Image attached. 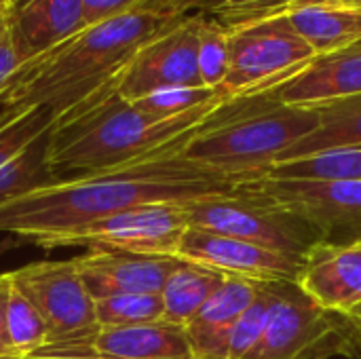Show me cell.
I'll return each instance as SVG.
<instances>
[{"label": "cell", "instance_id": "cell-14", "mask_svg": "<svg viewBox=\"0 0 361 359\" xmlns=\"http://www.w3.org/2000/svg\"><path fill=\"white\" fill-rule=\"evenodd\" d=\"M180 262L176 256H146L102 248L72 258L93 300L118 294H161Z\"/></svg>", "mask_w": 361, "mask_h": 359}, {"label": "cell", "instance_id": "cell-25", "mask_svg": "<svg viewBox=\"0 0 361 359\" xmlns=\"http://www.w3.org/2000/svg\"><path fill=\"white\" fill-rule=\"evenodd\" d=\"M47 341H49V330L42 315L15 286H11L8 305H6L8 353L13 358L25 359L38 353L42 347H47Z\"/></svg>", "mask_w": 361, "mask_h": 359}, {"label": "cell", "instance_id": "cell-6", "mask_svg": "<svg viewBox=\"0 0 361 359\" xmlns=\"http://www.w3.org/2000/svg\"><path fill=\"white\" fill-rule=\"evenodd\" d=\"M13 286L42 315L49 341L40 351H59L87 343L99 330L95 300L72 260H42L11 271Z\"/></svg>", "mask_w": 361, "mask_h": 359}, {"label": "cell", "instance_id": "cell-1", "mask_svg": "<svg viewBox=\"0 0 361 359\" xmlns=\"http://www.w3.org/2000/svg\"><path fill=\"white\" fill-rule=\"evenodd\" d=\"M192 131L137 161L57 180L0 201V233L17 237L19 243H32L142 205H186L231 195L241 182L184 157L182 150Z\"/></svg>", "mask_w": 361, "mask_h": 359}, {"label": "cell", "instance_id": "cell-5", "mask_svg": "<svg viewBox=\"0 0 361 359\" xmlns=\"http://www.w3.org/2000/svg\"><path fill=\"white\" fill-rule=\"evenodd\" d=\"M182 207L188 226L250 241L294 258H305L324 241L313 224L269 201L247 182L237 184L231 195L192 201Z\"/></svg>", "mask_w": 361, "mask_h": 359}, {"label": "cell", "instance_id": "cell-33", "mask_svg": "<svg viewBox=\"0 0 361 359\" xmlns=\"http://www.w3.org/2000/svg\"><path fill=\"white\" fill-rule=\"evenodd\" d=\"M19 59L15 55V49L6 36V32L0 36V91L4 89V85L11 80V76L19 70Z\"/></svg>", "mask_w": 361, "mask_h": 359}, {"label": "cell", "instance_id": "cell-4", "mask_svg": "<svg viewBox=\"0 0 361 359\" xmlns=\"http://www.w3.org/2000/svg\"><path fill=\"white\" fill-rule=\"evenodd\" d=\"M317 123L311 106H288L250 91L216 106L192 131L182 152L235 182L256 180Z\"/></svg>", "mask_w": 361, "mask_h": 359}, {"label": "cell", "instance_id": "cell-13", "mask_svg": "<svg viewBox=\"0 0 361 359\" xmlns=\"http://www.w3.org/2000/svg\"><path fill=\"white\" fill-rule=\"evenodd\" d=\"M288 106H315L361 93V49L315 55L283 76L252 89ZM250 93V91H247Z\"/></svg>", "mask_w": 361, "mask_h": 359}, {"label": "cell", "instance_id": "cell-39", "mask_svg": "<svg viewBox=\"0 0 361 359\" xmlns=\"http://www.w3.org/2000/svg\"><path fill=\"white\" fill-rule=\"evenodd\" d=\"M8 4H11V0H0V13H6Z\"/></svg>", "mask_w": 361, "mask_h": 359}, {"label": "cell", "instance_id": "cell-35", "mask_svg": "<svg viewBox=\"0 0 361 359\" xmlns=\"http://www.w3.org/2000/svg\"><path fill=\"white\" fill-rule=\"evenodd\" d=\"M25 359H102L93 358V355H66V353H36Z\"/></svg>", "mask_w": 361, "mask_h": 359}, {"label": "cell", "instance_id": "cell-22", "mask_svg": "<svg viewBox=\"0 0 361 359\" xmlns=\"http://www.w3.org/2000/svg\"><path fill=\"white\" fill-rule=\"evenodd\" d=\"M292 0H146L140 8L163 11L180 17H205L222 28L247 23L252 19L286 11Z\"/></svg>", "mask_w": 361, "mask_h": 359}, {"label": "cell", "instance_id": "cell-7", "mask_svg": "<svg viewBox=\"0 0 361 359\" xmlns=\"http://www.w3.org/2000/svg\"><path fill=\"white\" fill-rule=\"evenodd\" d=\"M188 220L182 205L157 203L125 209L32 241L42 250L85 245L146 256H176Z\"/></svg>", "mask_w": 361, "mask_h": 359}, {"label": "cell", "instance_id": "cell-32", "mask_svg": "<svg viewBox=\"0 0 361 359\" xmlns=\"http://www.w3.org/2000/svg\"><path fill=\"white\" fill-rule=\"evenodd\" d=\"M336 355L345 359H361V330L345 313H338Z\"/></svg>", "mask_w": 361, "mask_h": 359}, {"label": "cell", "instance_id": "cell-24", "mask_svg": "<svg viewBox=\"0 0 361 359\" xmlns=\"http://www.w3.org/2000/svg\"><path fill=\"white\" fill-rule=\"evenodd\" d=\"M51 131L53 129L42 133L25 150L0 167V201L57 182V176L49 165Z\"/></svg>", "mask_w": 361, "mask_h": 359}, {"label": "cell", "instance_id": "cell-31", "mask_svg": "<svg viewBox=\"0 0 361 359\" xmlns=\"http://www.w3.org/2000/svg\"><path fill=\"white\" fill-rule=\"evenodd\" d=\"M85 2V19L87 25L131 13L140 8L146 0H82Z\"/></svg>", "mask_w": 361, "mask_h": 359}, {"label": "cell", "instance_id": "cell-30", "mask_svg": "<svg viewBox=\"0 0 361 359\" xmlns=\"http://www.w3.org/2000/svg\"><path fill=\"white\" fill-rule=\"evenodd\" d=\"M269 292L264 288V281L258 284V294L254 298V303L245 309V313L237 320L233 332H231V341H228V359H243L260 341L264 326H267V317H269Z\"/></svg>", "mask_w": 361, "mask_h": 359}, {"label": "cell", "instance_id": "cell-20", "mask_svg": "<svg viewBox=\"0 0 361 359\" xmlns=\"http://www.w3.org/2000/svg\"><path fill=\"white\" fill-rule=\"evenodd\" d=\"M311 108L317 112V127L294 146H290L277 163L311 157L317 152L361 146V93L315 104Z\"/></svg>", "mask_w": 361, "mask_h": 359}, {"label": "cell", "instance_id": "cell-18", "mask_svg": "<svg viewBox=\"0 0 361 359\" xmlns=\"http://www.w3.org/2000/svg\"><path fill=\"white\" fill-rule=\"evenodd\" d=\"M258 284L243 277H226L220 290L184 326L192 359H228V341L237 320L254 303Z\"/></svg>", "mask_w": 361, "mask_h": 359}, {"label": "cell", "instance_id": "cell-8", "mask_svg": "<svg viewBox=\"0 0 361 359\" xmlns=\"http://www.w3.org/2000/svg\"><path fill=\"white\" fill-rule=\"evenodd\" d=\"M315 57L296 34L286 11L271 13L228 30V72L220 87L224 97L258 89Z\"/></svg>", "mask_w": 361, "mask_h": 359}, {"label": "cell", "instance_id": "cell-17", "mask_svg": "<svg viewBox=\"0 0 361 359\" xmlns=\"http://www.w3.org/2000/svg\"><path fill=\"white\" fill-rule=\"evenodd\" d=\"M38 353L93 355L102 359H192L184 326L167 324L163 320L140 326L99 328L93 339L78 347Z\"/></svg>", "mask_w": 361, "mask_h": 359}, {"label": "cell", "instance_id": "cell-27", "mask_svg": "<svg viewBox=\"0 0 361 359\" xmlns=\"http://www.w3.org/2000/svg\"><path fill=\"white\" fill-rule=\"evenodd\" d=\"M216 99H228V97H224L220 89H209V87H169V89L152 91L131 104L146 116H152L157 121H167Z\"/></svg>", "mask_w": 361, "mask_h": 359}, {"label": "cell", "instance_id": "cell-16", "mask_svg": "<svg viewBox=\"0 0 361 359\" xmlns=\"http://www.w3.org/2000/svg\"><path fill=\"white\" fill-rule=\"evenodd\" d=\"M296 284L326 311H353L361 305V243H317L305 256Z\"/></svg>", "mask_w": 361, "mask_h": 359}, {"label": "cell", "instance_id": "cell-38", "mask_svg": "<svg viewBox=\"0 0 361 359\" xmlns=\"http://www.w3.org/2000/svg\"><path fill=\"white\" fill-rule=\"evenodd\" d=\"M341 2H345L349 6H355V8H361V0H341Z\"/></svg>", "mask_w": 361, "mask_h": 359}, {"label": "cell", "instance_id": "cell-9", "mask_svg": "<svg viewBox=\"0 0 361 359\" xmlns=\"http://www.w3.org/2000/svg\"><path fill=\"white\" fill-rule=\"evenodd\" d=\"M269 317L258 345L243 359H305L336 355L338 313L313 303L296 281H264Z\"/></svg>", "mask_w": 361, "mask_h": 359}, {"label": "cell", "instance_id": "cell-23", "mask_svg": "<svg viewBox=\"0 0 361 359\" xmlns=\"http://www.w3.org/2000/svg\"><path fill=\"white\" fill-rule=\"evenodd\" d=\"M275 180H349L361 182V146L317 152L311 157L275 163L267 169Z\"/></svg>", "mask_w": 361, "mask_h": 359}, {"label": "cell", "instance_id": "cell-40", "mask_svg": "<svg viewBox=\"0 0 361 359\" xmlns=\"http://www.w3.org/2000/svg\"><path fill=\"white\" fill-rule=\"evenodd\" d=\"M305 359H330V353H317V355H311V358Z\"/></svg>", "mask_w": 361, "mask_h": 359}, {"label": "cell", "instance_id": "cell-15", "mask_svg": "<svg viewBox=\"0 0 361 359\" xmlns=\"http://www.w3.org/2000/svg\"><path fill=\"white\" fill-rule=\"evenodd\" d=\"M4 21L21 66L87 28L82 0H11Z\"/></svg>", "mask_w": 361, "mask_h": 359}, {"label": "cell", "instance_id": "cell-29", "mask_svg": "<svg viewBox=\"0 0 361 359\" xmlns=\"http://www.w3.org/2000/svg\"><path fill=\"white\" fill-rule=\"evenodd\" d=\"M57 116L49 108H32L0 125V167L25 150L34 140L53 129Z\"/></svg>", "mask_w": 361, "mask_h": 359}, {"label": "cell", "instance_id": "cell-12", "mask_svg": "<svg viewBox=\"0 0 361 359\" xmlns=\"http://www.w3.org/2000/svg\"><path fill=\"white\" fill-rule=\"evenodd\" d=\"M176 258L220 271L226 277H243L252 281H298L305 264V258L271 252L250 241L195 226H188L184 233Z\"/></svg>", "mask_w": 361, "mask_h": 359}, {"label": "cell", "instance_id": "cell-11", "mask_svg": "<svg viewBox=\"0 0 361 359\" xmlns=\"http://www.w3.org/2000/svg\"><path fill=\"white\" fill-rule=\"evenodd\" d=\"M201 17H184L144 42L116 78V95L135 102L169 87H203L197 66Z\"/></svg>", "mask_w": 361, "mask_h": 359}, {"label": "cell", "instance_id": "cell-42", "mask_svg": "<svg viewBox=\"0 0 361 359\" xmlns=\"http://www.w3.org/2000/svg\"><path fill=\"white\" fill-rule=\"evenodd\" d=\"M353 47H355V49H361V40L357 42V44H353Z\"/></svg>", "mask_w": 361, "mask_h": 359}, {"label": "cell", "instance_id": "cell-21", "mask_svg": "<svg viewBox=\"0 0 361 359\" xmlns=\"http://www.w3.org/2000/svg\"><path fill=\"white\" fill-rule=\"evenodd\" d=\"M226 275L195 262L182 260L161 290L163 322L186 326L195 313L220 290Z\"/></svg>", "mask_w": 361, "mask_h": 359}, {"label": "cell", "instance_id": "cell-19", "mask_svg": "<svg viewBox=\"0 0 361 359\" xmlns=\"http://www.w3.org/2000/svg\"><path fill=\"white\" fill-rule=\"evenodd\" d=\"M286 15L315 55L343 51L361 40V8L341 0H292Z\"/></svg>", "mask_w": 361, "mask_h": 359}, {"label": "cell", "instance_id": "cell-3", "mask_svg": "<svg viewBox=\"0 0 361 359\" xmlns=\"http://www.w3.org/2000/svg\"><path fill=\"white\" fill-rule=\"evenodd\" d=\"M222 102L216 99L182 116L157 121L112 89L55 123L49 165L57 180H66L137 161L190 133Z\"/></svg>", "mask_w": 361, "mask_h": 359}, {"label": "cell", "instance_id": "cell-36", "mask_svg": "<svg viewBox=\"0 0 361 359\" xmlns=\"http://www.w3.org/2000/svg\"><path fill=\"white\" fill-rule=\"evenodd\" d=\"M345 315H347V317H349V320H351V322H353V324H355V326L361 330V305H357L353 311H349V313H345Z\"/></svg>", "mask_w": 361, "mask_h": 359}, {"label": "cell", "instance_id": "cell-37", "mask_svg": "<svg viewBox=\"0 0 361 359\" xmlns=\"http://www.w3.org/2000/svg\"><path fill=\"white\" fill-rule=\"evenodd\" d=\"M6 32V21H4V13H0V36Z\"/></svg>", "mask_w": 361, "mask_h": 359}, {"label": "cell", "instance_id": "cell-28", "mask_svg": "<svg viewBox=\"0 0 361 359\" xmlns=\"http://www.w3.org/2000/svg\"><path fill=\"white\" fill-rule=\"evenodd\" d=\"M197 66L203 87L220 89L228 72V30L201 17Z\"/></svg>", "mask_w": 361, "mask_h": 359}, {"label": "cell", "instance_id": "cell-34", "mask_svg": "<svg viewBox=\"0 0 361 359\" xmlns=\"http://www.w3.org/2000/svg\"><path fill=\"white\" fill-rule=\"evenodd\" d=\"M11 286H13L11 271L0 273V355H11L8 343H6V305H8Z\"/></svg>", "mask_w": 361, "mask_h": 359}, {"label": "cell", "instance_id": "cell-10", "mask_svg": "<svg viewBox=\"0 0 361 359\" xmlns=\"http://www.w3.org/2000/svg\"><path fill=\"white\" fill-rule=\"evenodd\" d=\"M256 193L313 224L324 243H361V182L349 180H245Z\"/></svg>", "mask_w": 361, "mask_h": 359}, {"label": "cell", "instance_id": "cell-26", "mask_svg": "<svg viewBox=\"0 0 361 359\" xmlns=\"http://www.w3.org/2000/svg\"><path fill=\"white\" fill-rule=\"evenodd\" d=\"M161 294H118L95 300V320L99 328H121L161 322Z\"/></svg>", "mask_w": 361, "mask_h": 359}, {"label": "cell", "instance_id": "cell-41", "mask_svg": "<svg viewBox=\"0 0 361 359\" xmlns=\"http://www.w3.org/2000/svg\"><path fill=\"white\" fill-rule=\"evenodd\" d=\"M0 359H19V358H13V355H0Z\"/></svg>", "mask_w": 361, "mask_h": 359}, {"label": "cell", "instance_id": "cell-2", "mask_svg": "<svg viewBox=\"0 0 361 359\" xmlns=\"http://www.w3.org/2000/svg\"><path fill=\"white\" fill-rule=\"evenodd\" d=\"M180 15L135 8L87 25L66 42L19 66L0 91V125L32 108H49L57 121L116 87L131 55L178 23Z\"/></svg>", "mask_w": 361, "mask_h": 359}]
</instances>
